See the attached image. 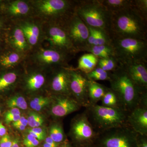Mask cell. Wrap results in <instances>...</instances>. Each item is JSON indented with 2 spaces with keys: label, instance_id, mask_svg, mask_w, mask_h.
Segmentation results:
<instances>
[{
  "label": "cell",
  "instance_id": "22",
  "mask_svg": "<svg viewBox=\"0 0 147 147\" xmlns=\"http://www.w3.org/2000/svg\"><path fill=\"white\" fill-rule=\"evenodd\" d=\"M19 76L16 68L1 74L0 75V94L9 91L15 86Z\"/></svg>",
  "mask_w": 147,
  "mask_h": 147
},
{
  "label": "cell",
  "instance_id": "21",
  "mask_svg": "<svg viewBox=\"0 0 147 147\" xmlns=\"http://www.w3.org/2000/svg\"><path fill=\"white\" fill-rule=\"evenodd\" d=\"M45 81V74L42 71L33 70L27 74L24 78V88L30 92L38 91L44 86Z\"/></svg>",
  "mask_w": 147,
  "mask_h": 147
},
{
  "label": "cell",
  "instance_id": "19",
  "mask_svg": "<svg viewBox=\"0 0 147 147\" xmlns=\"http://www.w3.org/2000/svg\"><path fill=\"white\" fill-rule=\"evenodd\" d=\"M8 45L11 49L28 55L32 51L22 30L17 24H13L9 33Z\"/></svg>",
  "mask_w": 147,
  "mask_h": 147
},
{
  "label": "cell",
  "instance_id": "41",
  "mask_svg": "<svg viewBox=\"0 0 147 147\" xmlns=\"http://www.w3.org/2000/svg\"><path fill=\"white\" fill-rule=\"evenodd\" d=\"M20 109L17 108H10V110H7L5 113L4 116L15 115H21Z\"/></svg>",
  "mask_w": 147,
  "mask_h": 147
},
{
  "label": "cell",
  "instance_id": "54",
  "mask_svg": "<svg viewBox=\"0 0 147 147\" xmlns=\"http://www.w3.org/2000/svg\"><path fill=\"white\" fill-rule=\"evenodd\" d=\"M1 108L0 107V115H1Z\"/></svg>",
  "mask_w": 147,
  "mask_h": 147
},
{
  "label": "cell",
  "instance_id": "31",
  "mask_svg": "<svg viewBox=\"0 0 147 147\" xmlns=\"http://www.w3.org/2000/svg\"><path fill=\"white\" fill-rule=\"evenodd\" d=\"M88 79L96 82L97 81H108L109 79V72L104 71L102 69L96 67L92 71L86 74Z\"/></svg>",
  "mask_w": 147,
  "mask_h": 147
},
{
  "label": "cell",
  "instance_id": "43",
  "mask_svg": "<svg viewBox=\"0 0 147 147\" xmlns=\"http://www.w3.org/2000/svg\"><path fill=\"white\" fill-rule=\"evenodd\" d=\"M28 134L32 135L33 137L35 138L36 139H37L39 141H42L45 139V136H42V135H40V134H37V133H35L34 131H31L30 129H28L27 130Z\"/></svg>",
  "mask_w": 147,
  "mask_h": 147
},
{
  "label": "cell",
  "instance_id": "48",
  "mask_svg": "<svg viewBox=\"0 0 147 147\" xmlns=\"http://www.w3.org/2000/svg\"><path fill=\"white\" fill-rule=\"evenodd\" d=\"M19 140L18 139H16L13 140L12 145L11 147H19Z\"/></svg>",
  "mask_w": 147,
  "mask_h": 147
},
{
  "label": "cell",
  "instance_id": "30",
  "mask_svg": "<svg viewBox=\"0 0 147 147\" xmlns=\"http://www.w3.org/2000/svg\"><path fill=\"white\" fill-rule=\"evenodd\" d=\"M119 64L115 58L98 59L97 67L104 71L110 72L117 68Z\"/></svg>",
  "mask_w": 147,
  "mask_h": 147
},
{
  "label": "cell",
  "instance_id": "7",
  "mask_svg": "<svg viewBox=\"0 0 147 147\" xmlns=\"http://www.w3.org/2000/svg\"><path fill=\"white\" fill-rule=\"evenodd\" d=\"M137 133L128 125L111 129L98 134V147H137Z\"/></svg>",
  "mask_w": 147,
  "mask_h": 147
},
{
  "label": "cell",
  "instance_id": "10",
  "mask_svg": "<svg viewBox=\"0 0 147 147\" xmlns=\"http://www.w3.org/2000/svg\"><path fill=\"white\" fill-rule=\"evenodd\" d=\"M72 44L78 52L88 46V28L75 12L63 24Z\"/></svg>",
  "mask_w": 147,
  "mask_h": 147
},
{
  "label": "cell",
  "instance_id": "5",
  "mask_svg": "<svg viewBox=\"0 0 147 147\" xmlns=\"http://www.w3.org/2000/svg\"><path fill=\"white\" fill-rule=\"evenodd\" d=\"M74 12L87 26L108 34L110 13L100 0L76 1Z\"/></svg>",
  "mask_w": 147,
  "mask_h": 147
},
{
  "label": "cell",
  "instance_id": "6",
  "mask_svg": "<svg viewBox=\"0 0 147 147\" xmlns=\"http://www.w3.org/2000/svg\"><path fill=\"white\" fill-rule=\"evenodd\" d=\"M119 63L147 62V40L131 38H110Z\"/></svg>",
  "mask_w": 147,
  "mask_h": 147
},
{
  "label": "cell",
  "instance_id": "46",
  "mask_svg": "<svg viewBox=\"0 0 147 147\" xmlns=\"http://www.w3.org/2000/svg\"><path fill=\"white\" fill-rule=\"evenodd\" d=\"M45 143L47 144H50V145H53L54 146H59V144L56 143L51 139L50 137H48L47 138H45Z\"/></svg>",
  "mask_w": 147,
  "mask_h": 147
},
{
  "label": "cell",
  "instance_id": "53",
  "mask_svg": "<svg viewBox=\"0 0 147 147\" xmlns=\"http://www.w3.org/2000/svg\"><path fill=\"white\" fill-rule=\"evenodd\" d=\"M63 147H71L69 145H67L66 146H63Z\"/></svg>",
  "mask_w": 147,
  "mask_h": 147
},
{
  "label": "cell",
  "instance_id": "37",
  "mask_svg": "<svg viewBox=\"0 0 147 147\" xmlns=\"http://www.w3.org/2000/svg\"><path fill=\"white\" fill-rule=\"evenodd\" d=\"M89 30V34L88 39V46H91L94 45L96 40V31L95 29L88 26H87Z\"/></svg>",
  "mask_w": 147,
  "mask_h": 147
},
{
  "label": "cell",
  "instance_id": "33",
  "mask_svg": "<svg viewBox=\"0 0 147 147\" xmlns=\"http://www.w3.org/2000/svg\"><path fill=\"white\" fill-rule=\"evenodd\" d=\"M134 5L143 16L147 18V0H134Z\"/></svg>",
  "mask_w": 147,
  "mask_h": 147
},
{
  "label": "cell",
  "instance_id": "20",
  "mask_svg": "<svg viewBox=\"0 0 147 147\" xmlns=\"http://www.w3.org/2000/svg\"><path fill=\"white\" fill-rule=\"evenodd\" d=\"M28 56L10 47L0 56V66L8 70L16 68L26 60Z\"/></svg>",
  "mask_w": 147,
  "mask_h": 147
},
{
  "label": "cell",
  "instance_id": "13",
  "mask_svg": "<svg viewBox=\"0 0 147 147\" xmlns=\"http://www.w3.org/2000/svg\"><path fill=\"white\" fill-rule=\"evenodd\" d=\"M13 24L21 28L32 50L40 46L44 38L42 23L39 19L32 17Z\"/></svg>",
  "mask_w": 147,
  "mask_h": 147
},
{
  "label": "cell",
  "instance_id": "40",
  "mask_svg": "<svg viewBox=\"0 0 147 147\" xmlns=\"http://www.w3.org/2000/svg\"><path fill=\"white\" fill-rule=\"evenodd\" d=\"M12 125L13 126L17 125H22L26 127L28 125V119L25 117L21 116V118L18 121L12 123Z\"/></svg>",
  "mask_w": 147,
  "mask_h": 147
},
{
  "label": "cell",
  "instance_id": "18",
  "mask_svg": "<svg viewBox=\"0 0 147 147\" xmlns=\"http://www.w3.org/2000/svg\"><path fill=\"white\" fill-rule=\"evenodd\" d=\"M68 67H60L55 69L50 86L56 94L71 96L69 90L70 73Z\"/></svg>",
  "mask_w": 147,
  "mask_h": 147
},
{
  "label": "cell",
  "instance_id": "35",
  "mask_svg": "<svg viewBox=\"0 0 147 147\" xmlns=\"http://www.w3.org/2000/svg\"><path fill=\"white\" fill-rule=\"evenodd\" d=\"M40 115L35 112H30L29 113L28 117L27 119L28 121V125L31 128L35 127L36 124L37 122Z\"/></svg>",
  "mask_w": 147,
  "mask_h": 147
},
{
  "label": "cell",
  "instance_id": "14",
  "mask_svg": "<svg viewBox=\"0 0 147 147\" xmlns=\"http://www.w3.org/2000/svg\"><path fill=\"white\" fill-rule=\"evenodd\" d=\"M52 100L50 113L56 118L63 117L82 108L70 96L55 94Z\"/></svg>",
  "mask_w": 147,
  "mask_h": 147
},
{
  "label": "cell",
  "instance_id": "2",
  "mask_svg": "<svg viewBox=\"0 0 147 147\" xmlns=\"http://www.w3.org/2000/svg\"><path fill=\"white\" fill-rule=\"evenodd\" d=\"M110 88L115 93L123 108L131 112L139 105L147 91L140 89L134 84L125 71L119 65L114 71L109 72Z\"/></svg>",
  "mask_w": 147,
  "mask_h": 147
},
{
  "label": "cell",
  "instance_id": "1",
  "mask_svg": "<svg viewBox=\"0 0 147 147\" xmlns=\"http://www.w3.org/2000/svg\"><path fill=\"white\" fill-rule=\"evenodd\" d=\"M147 18L133 5L110 13L108 34L110 38H131L147 40Z\"/></svg>",
  "mask_w": 147,
  "mask_h": 147
},
{
  "label": "cell",
  "instance_id": "47",
  "mask_svg": "<svg viewBox=\"0 0 147 147\" xmlns=\"http://www.w3.org/2000/svg\"><path fill=\"white\" fill-rule=\"evenodd\" d=\"M43 119L42 118V117L41 116L39 117V119L38 120L36 124L35 127H39L40 126H41L42 125V124L43 123Z\"/></svg>",
  "mask_w": 147,
  "mask_h": 147
},
{
  "label": "cell",
  "instance_id": "45",
  "mask_svg": "<svg viewBox=\"0 0 147 147\" xmlns=\"http://www.w3.org/2000/svg\"><path fill=\"white\" fill-rule=\"evenodd\" d=\"M6 134H7L6 128L2 123L0 121V137H2Z\"/></svg>",
  "mask_w": 147,
  "mask_h": 147
},
{
  "label": "cell",
  "instance_id": "12",
  "mask_svg": "<svg viewBox=\"0 0 147 147\" xmlns=\"http://www.w3.org/2000/svg\"><path fill=\"white\" fill-rule=\"evenodd\" d=\"M69 90L71 96L81 107L90 105L88 99L89 82L86 74L76 69L69 67Z\"/></svg>",
  "mask_w": 147,
  "mask_h": 147
},
{
  "label": "cell",
  "instance_id": "16",
  "mask_svg": "<svg viewBox=\"0 0 147 147\" xmlns=\"http://www.w3.org/2000/svg\"><path fill=\"white\" fill-rule=\"evenodd\" d=\"M147 62L119 63L121 67L140 89L147 91Z\"/></svg>",
  "mask_w": 147,
  "mask_h": 147
},
{
  "label": "cell",
  "instance_id": "51",
  "mask_svg": "<svg viewBox=\"0 0 147 147\" xmlns=\"http://www.w3.org/2000/svg\"><path fill=\"white\" fill-rule=\"evenodd\" d=\"M3 26V23L2 22V21H0V30L1 29V28H2Z\"/></svg>",
  "mask_w": 147,
  "mask_h": 147
},
{
  "label": "cell",
  "instance_id": "27",
  "mask_svg": "<svg viewBox=\"0 0 147 147\" xmlns=\"http://www.w3.org/2000/svg\"><path fill=\"white\" fill-rule=\"evenodd\" d=\"M100 101L101 103L100 105L102 106L123 109L117 96L110 88H107Z\"/></svg>",
  "mask_w": 147,
  "mask_h": 147
},
{
  "label": "cell",
  "instance_id": "15",
  "mask_svg": "<svg viewBox=\"0 0 147 147\" xmlns=\"http://www.w3.org/2000/svg\"><path fill=\"white\" fill-rule=\"evenodd\" d=\"M127 123L137 134L147 136V98L129 113Z\"/></svg>",
  "mask_w": 147,
  "mask_h": 147
},
{
  "label": "cell",
  "instance_id": "32",
  "mask_svg": "<svg viewBox=\"0 0 147 147\" xmlns=\"http://www.w3.org/2000/svg\"><path fill=\"white\" fill-rule=\"evenodd\" d=\"M95 29L96 36L95 42L94 45H111V38L108 33L102 30Z\"/></svg>",
  "mask_w": 147,
  "mask_h": 147
},
{
  "label": "cell",
  "instance_id": "49",
  "mask_svg": "<svg viewBox=\"0 0 147 147\" xmlns=\"http://www.w3.org/2000/svg\"><path fill=\"white\" fill-rule=\"evenodd\" d=\"M13 127H15V128H16V129L20 130V131H23V130H25L26 127V126L22 125H15V126Z\"/></svg>",
  "mask_w": 147,
  "mask_h": 147
},
{
  "label": "cell",
  "instance_id": "25",
  "mask_svg": "<svg viewBox=\"0 0 147 147\" xmlns=\"http://www.w3.org/2000/svg\"><path fill=\"white\" fill-rule=\"evenodd\" d=\"M84 51L91 53L98 59H116L114 49L111 45L88 46Z\"/></svg>",
  "mask_w": 147,
  "mask_h": 147
},
{
  "label": "cell",
  "instance_id": "44",
  "mask_svg": "<svg viewBox=\"0 0 147 147\" xmlns=\"http://www.w3.org/2000/svg\"><path fill=\"white\" fill-rule=\"evenodd\" d=\"M31 131L37 133V134H40L43 136H46V133L45 129L40 127H34V128H29Z\"/></svg>",
  "mask_w": 147,
  "mask_h": 147
},
{
  "label": "cell",
  "instance_id": "42",
  "mask_svg": "<svg viewBox=\"0 0 147 147\" xmlns=\"http://www.w3.org/2000/svg\"><path fill=\"white\" fill-rule=\"evenodd\" d=\"M51 99L48 97L46 100L41 102L39 105L36 106V108H35L34 110L35 111H36V112L40 111V110H42L43 108H45V106H47L49 103H50L51 101Z\"/></svg>",
  "mask_w": 147,
  "mask_h": 147
},
{
  "label": "cell",
  "instance_id": "52",
  "mask_svg": "<svg viewBox=\"0 0 147 147\" xmlns=\"http://www.w3.org/2000/svg\"><path fill=\"white\" fill-rule=\"evenodd\" d=\"M91 144H90L89 145H86V146H86V147H91L90 146Z\"/></svg>",
  "mask_w": 147,
  "mask_h": 147
},
{
  "label": "cell",
  "instance_id": "26",
  "mask_svg": "<svg viewBox=\"0 0 147 147\" xmlns=\"http://www.w3.org/2000/svg\"><path fill=\"white\" fill-rule=\"evenodd\" d=\"M110 13L117 12L133 5L134 0H100Z\"/></svg>",
  "mask_w": 147,
  "mask_h": 147
},
{
  "label": "cell",
  "instance_id": "36",
  "mask_svg": "<svg viewBox=\"0 0 147 147\" xmlns=\"http://www.w3.org/2000/svg\"><path fill=\"white\" fill-rule=\"evenodd\" d=\"M12 142L10 136L8 134H6L0 139V147H11Z\"/></svg>",
  "mask_w": 147,
  "mask_h": 147
},
{
  "label": "cell",
  "instance_id": "29",
  "mask_svg": "<svg viewBox=\"0 0 147 147\" xmlns=\"http://www.w3.org/2000/svg\"><path fill=\"white\" fill-rule=\"evenodd\" d=\"M6 105L9 108H17L25 110L28 108V105L25 98L20 95H16L7 100Z\"/></svg>",
  "mask_w": 147,
  "mask_h": 147
},
{
  "label": "cell",
  "instance_id": "9",
  "mask_svg": "<svg viewBox=\"0 0 147 147\" xmlns=\"http://www.w3.org/2000/svg\"><path fill=\"white\" fill-rule=\"evenodd\" d=\"M32 51L30 57L32 64L44 69L68 67V61L73 57L50 47L40 46Z\"/></svg>",
  "mask_w": 147,
  "mask_h": 147
},
{
  "label": "cell",
  "instance_id": "23",
  "mask_svg": "<svg viewBox=\"0 0 147 147\" xmlns=\"http://www.w3.org/2000/svg\"><path fill=\"white\" fill-rule=\"evenodd\" d=\"M107 88L103 85L90 80L88 89L90 105L97 104L98 101H100Z\"/></svg>",
  "mask_w": 147,
  "mask_h": 147
},
{
  "label": "cell",
  "instance_id": "39",
  "mask_svg": "<svg viewBox=\"0 0 147 147\" xmlns=\"http://www.w3.org/2000/svg\"><path fill=\"white\" fill-rule=\"evenodd\" d=\"M21 115H10L4 116V121L7 124H9L11 123L14 122L18 121L21 118Z\"/></svg>",
  "mask_w": 147,
  "mask_h": 147
},
{
  "label": "cell",
  "instance_id": "34",
  "mask_svg": "<svg viewBox=\"0 0 147 147\" xmlns=\"http://www.w3.org/2000/svg\"><path fill=\"white\" fill-rule=\"evenodd\" d=\"M39 141L28 134L25 137L24 140V144L26 147H36L39 145Z\"/></svg>",
  "mask_w": 147,
  "mask_h": 147
},
{
  "label": "cell",
  "instance_id": "24",
  "mask_svg": "<svg viewBox=\"0 0 147 147\" xmlns=\"http://www.w3.org/2000/svg\"><path fill=\"white\" fill-rule=\"evenodd\" d=\"M98 60V58L91 53L84 54L79 58L76 69L86 74L97 67Z\"/></svg>",
  "mask_w": 147,
  "mask_h": 147
},
{
  "label": "cell",
  "instance_id": "17",
  "mask_svg": "<svg viewBox=\"0 0 147 147\" xmlns=\"http://www.w3.org/2000/svg\"><path fill=\"white\" fill-rule=\"evenodd\" d=\"M5 11L13 23L34 16L33 10L30 1L13 0L6 5Z\"/></svg>",
  "mask_w": 147,
  "mask_h": 147
},
{
  "label": "cell",
  "instance_id": "3",
  "mask_svg": "<svg viewBox=\"0 0 147 147\" xmlns=\"http://www.w3.org/2000/svg\"><path fill=\"white\" fill-rule=\"evenodd\" d=\"M84 112L98 134L111 129L128 125L129 113L121 108H109L96 104L89 105Z\"/></svg>",
  "mask_w": 147,
  "mask_h": 147
},
{
  "label": "cell",
  "instance_id": "8",
  "mask_svg": "<svg viewBox=\"0 0 147 147\" xmlns=\"http://www.w3.org/2000/svg\"><path fill=\"white\" fill-rule=\"evenodd\" d=\"M44 40L49 47L74 57L78 52L75 49L63 24L42 23Z\"/></svg>",
  "mask_w": 147,
  "mask_h": 147
},
{
  "label": "cell",
  "instance_id": "4",
  "mask_svg": "<svg viewBox=\"0 0 147 147\" xmlns=\"http://www.w3.org/2000/svg\"><path fill=\"white\" fill-rule=\"evenodd\" d=\"M34 16L42 23L63 24L74 13L76 1L31 0Z\"/></svg>",
  "mask_w": 147,
  "mask_h": 147
},
{
  "label": "cell",
  "instance_id": "28",
  "mask_svg": "<svg viewBox=\"0 0 147 147\" xmlns=\"http://www.w3.org/2000/svg\"><path fill=\"white\" fill-rule=\"evenodd\" d=\"M49 137L58 144H60L64 141L65 135L60 123H54L51 125L49 129Z\"/></svg>",
  "mask_w": 147,
  "mask_h": 147
},
{
  "label": "cell",
  "instance_id": "11",
  "mask_svg": "<svg viewBox=\"0 0 147 147\" xmlns=\"http://www.w3.org/2000/svg\"><path fill=\"white\" fill-rule=\"evenodd\" d=\"M70 134L73 140L79 144L83 145V146L94 143L98 134L84 112L74 119Z\"/></svg>",
  "mask_w": 147,
  "mask_h": 147
},
{
  "label": "cell",
  "instance_id": "38",
  "mask_svg": "<svg viewBox=\"0 0 147 147\" xmlns=\"http://www.w3.org/2000/svg\"><path fill=\"white\" fill-rule=\"evenodd\" d=\"M48 97H45L43 96H37L35 97L30 102V107L33 110H34L36 106L39 105L40 104L45 101Z\"/></svg>",
  "mask_w": 147,
  "mask_h": 147
},
{
  "label": "cell",
  "instance_id": "50",
  "mask_svg": "<svg viewBox=\"0 0 147 147\" xmlns=\"http://www.w3.org/2000/svg\"><path fill=\"white\" fill-rule=\"evenodd\" d=\"M59 146H54L53 145H50V144H47V143H45L43 145V147H58Z\"/></svg>",
  "mask_w": 147,
  "mask_h": 147
}]
</instances>
